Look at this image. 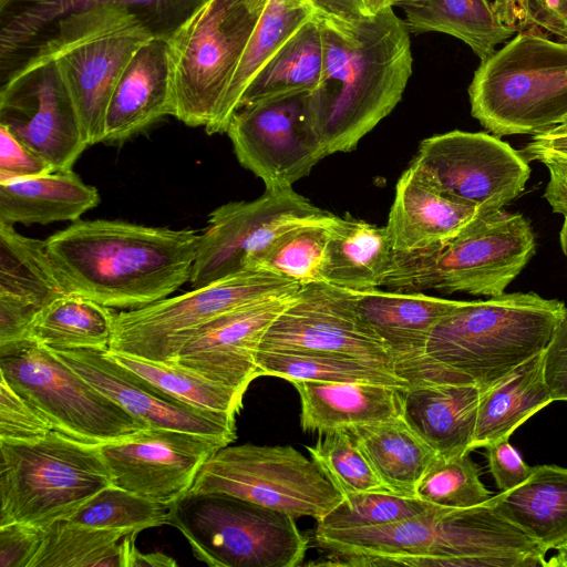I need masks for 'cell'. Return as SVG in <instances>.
Wrapping results in <instances>:
<instances>
[{
	"label": "cell",
	"mask_w": 567,
	"mask_h": 567,
	"mask_svg": "<svg viewBox=\"0 0 567 567\" xmlns=\"http://www.w3.org/2000/svg\"><path fill=\"white\" fill-rule=\"evenodd\" d=\"M313 540L323 556L310 566L535 567L547 566L548 553L488 501L466 508L432 505L382 526L316 528Z\"/></svg>",
	"instance_id": "6da1fadb"
},
{
	"label": "cell",
	"mask_w": 567,
	"mask_h": 567,
	"mask_svg": "<svg viewBox=\"0 0 567 567\" xmlns=\"http://www.w3.org/2000/svg\"><path fill=\"white\" fill-rule=\"evenodd\" d=\"M323 71L309 102L328 155L350 152L402 99L412 74L410 32L389 7L346 21L316 14Z\"/></svg>",
	"instance_id": "7a4b0ae2"
},
{
	"label": "cell",
	"mask_w": 567,
	"mask_h": 567,
	"mask_svg": "<svg viewBox=\"0 0 567 567\" xmlns=\"http://www.w3.org/2000/svg\"><path fill=\"white\" fill-rule=\"evenodd\" d=\"M200 236L192 228L95 219L76 220L44 241L73 293L131 310L169 297L189 281Z\"/></svg>",
	"instance_id": "3957f363"
},
{
	"label": "cell",
	"mask_w": 567,
	"mask_h": 567,
	"mask_svg": "<svg viewBox=\"0 0 567 567\" xmlns=\"http://www.w3.org/2000/svg\"><path fill=\"white\" fill-rule=\"evenodd\" d=\"M207 0H0V84L91 39L134 31L169 41Z\"/></svg>",
	"instance_id": "277c9868"
},
{
	"label": "cell",
	"mask_w": 567,
	"mask_h": 567,
	"mask_svg": "<svg viewBox=\"0 0 567 567\" xmlns=\"http://www.w3.org/2000/svg\"><path fill=\"white\" fill-rule=\"evenodd\" d=\"M565 308L535 292L462 301L432 330L426 357L484 391L545 350Z\"/></svg>",
	"instance_id": "5b68a950"
},
{
	"label": "cell",
	"mask_w": 567,
	"mask_h": 567,
	"mask_svg": "<svg viewBox=\"0 0 567 567\" xmlns=\"http://www.w3.org/2000/svg\"><path fill=\"white\" fill-rule=\"evenodd\" d=\"M536 250L529 220L502 209L482 215L450 239L429 248L395 251L383 286L394 291L505 292Z\"/></svg>",
	"instance_id": "8992f818"
},
{
	"label": "cell",
	"mask_w": 567,
	"mask_h": 567,
	"mask_svg": "<svg viewBox=\"0 0 567 567\" xmlns=\"http://www.w3.org/2000/svg\"><path fill=\"white\" fill-rule=\"evenodd\" d=\"M468 97L472 116L495 136L553 128L567 117V41L516 32L481 61Z\"/></svg>",
	"instance_id": "52a82bcc"
},
{
	"label": "cell",
	"mask_w": 567,
	"mask_h": 567,
	"mask_svg": "<svg viewBox=\"0 0 567 567\" xmlns=\"http://www.w3.org/2000/svg\"><path fill=\"white\" fill-rule=\"evenodd\" d=\"M110 485L100 444L56 430L32 440H0V526L44 529Z\"/></svg>",
	"instance_id": "ba28073f"
},
{
	"label": "cell",
	"mask_w": 567,
	"mask_h": 567,
	"mask_svg": "<svg viewBox=\"0 0 567 567\" xmlns=\"http://www.w3.org/2000/svg\"><path fill=\"white\" fill-rule=\"evenodd\" d=\"M295 519L227 494L186 493L173 503L169 525L212 567H297L309 539Z\"/></svg>",
	"instance_id": "9c48e42d"
},
{
	"label": "cell",
	"mask_w": 567,
	"mask_h": 567,
	"mask_svg": "<svg viewBox=\"0 0 567 567\" xmlns=\"http://www.w3.org/2000/svg\"><path fill=\"white\" fill-rule=\"evenodd\" d=\"M267 0H207L168 41L174 115L208 130L216 121Z\"/></svg>",
	"instance_id": "30bf717a"
},
{
	"label": "cell",
	"mask_w": 567,
	"mask_h": 567,
	"mask_svg": "<svg viewBox=\"0 0 567 567\" xmlns=\"http://www.w3.org/2000/svg\"><path fill=\"white\" fill-rule=\"evenodd\" d=\"M0 377L79 441L101 445L150 427L33 340L0 346Z\"/></svg>",
	"instance_id": "8fae6325"
},
{
	"label": "cell",
	"mask_w": 567,
	"mask_h": 567,
	"mask_svg": "<svg viewBox=\"0 0 567 567\" xmlns=\"http://www.w3.org/2000/svg\"><path fill=\"white\" fill-rule=\"evenodd\" d=\"M301 288L264 268H250L176 297L116 313L107 350L171 362L197 329L236 308Z\"/></svg>",
	"instance_id": "7c38bea8"
},
{
	"label": "cell",
	"mask_w": 567,
	"mask_h": 567,
	"mask_svg": "<svg viewBox=\"0 0 567 567\" xmlns=\"http://www.w3.org/2000/svg\"><path fill=\"white\" fill-rule=\"evenodd\" d=\"M188 493L227 494L317 522L344 497L311 458L292 446L250 443L217 450Z\"/></svg>",
	"instance_id": "4fadbf2b"
},
{
	"label": "cell",
	"mask_w": 567,
	"mask_h": 567,
	"mask_svg": "<svg viewBox=\"0 0 567 567\" xmlns=\"http://www.w3.org/2000/svg\"><path fill=\"white\" fill-rule=\"evenodd\" d=\"M528 163L498 136L455 130L423 140L411 164L441 194L487 215L522 194Z\"/></svg>",
	"instance_id": "5bb4252c"
},
{
	"label": "cell",
	"mask_w": 567,
	"mask_h": 567,
	"mask_svg": "<svg viewBox=\"0 0 567 567\" xmlns=\"http://www.w3.org/2000/svg\"><path fill=\"white\" fill-rule=\"evenodd\" d=\"M310 92H298L238 107L226 133L239 163L266 190H284L328 155L315 126Z\"/></svg>",
	"instance_id": "9a60e30c"
},
{
	"label": "cell",
	"mask_w": 567,
	"mask_h": 567,
	"mask_svg": "<svg viewBox=\"0 0 567 567\" xmlns=\"http://www.w3.org/2000/svg\"><path fill=\"white\" fill-rule=\"evenodd\" d=\"M327 214L292 188L266 190L257 199L217 207L200 234L189 279L192 287L256 268L259 256L282 231Z\"/></svg>",
	"instance_id": "2e32d148"
},
{
	"label": "cell",
	"mask_w": 567,
	"mask_h": 567,
	"mask_svg": "<svg viewBox=\"0 0 567 567\" xmlns=\"http://www.w3.org/2000/svg\"><path fill=\"white\" fill-rule=\"evenodd\" d=\"M0 125L54 171L72 169L89 147L55 58L30 63L0 84Z\"/></svg>",
	"instance_id": "e0dca14e"
},
{
	"label": "cell",
	"mask_w": 567,
	"mask_h": 567,
	"mask_svg": "<svg viewBox=\"0 0 567 567\" xmlns=\"http://www.w3.org/2000/svg\"><path fill=\"white\" fill-rule=\"evenodd\" d=\"M258 350L336 352L394 370L385 344L361 317L353 292L328 282L301 286Z\"/></svg>",
	"instance_id": "ac0fdd59"
},
{
	"label": "cell",
	"mask_w": 567,
	"mask_h": 567,
	"mask_svg": "<svg viewBox=\"0 0 567 567\" xmlns=\"http://www.w3.org/2000/svg\"><path fill=\"white\" fill-rule=\"evenodd\" d=\"M226 445L212 436L148 427L100 449L113 485L173 504L188 493L203 464Z\"/></svg>",
	"instance_id": "d6986e66"
},
{
	"label": "cell",
	"mask_w": 567,
	"mask_h": 567,
	"mask_svg": "<svg viewBox=\"0 0 567 567\" xmlns=\"http://www.w3.org/2000/svg\"><path fill=\"white\" fill-rule=\"evenodd\" d=\"M51 350L93 386L150 427L212 436L228 444L236 440L235 415L199 409L168 395L115 362L106 350Z\"/></svg>",
	"instance_id": "ffe728a7"
},
{
	"label": "cell",
	"mask_w": 567,
	"mask_h": 567,
	"mask_svg": "<svg viewBox=\"0 0 567 567\" xmlns=\"http://www.w3.org/2000/svg\"><path fill=\"white\" fill-rule=\"evenodd\" d=\"M352 292L361 317L390 352L395 372L411 386L468 382L435 364L425 353L432 330L461 300L379 288Z\"/></svg>",
	"instance_id": "44dd1931"
},
{
	"label": "cell",
	"mask_w": 567,
	"mask_h": 567,
	"mask_svg": "<svg viewBox=\"0 0 567 567\" xmlns=\"http://www.w3.org/2000/svg\"><path fill=\"white\" fill-rule=\"evenodd\" d=\"M297 292L246 305L213 319L192 333L168 363L245 394L259 377L255 354L264 334Z\"/></svg>",
	"instance_id": "7402d4cb"
},
{
	"label": "cell",
	"mask_w": 567,
	"mask_h": 567,
	"mask_svg": "<svg viewBox=\"0 0 567 567\" xmlns=\"http://www.w3.org/2000/svg\"><path fill=\"white\" fill-rule=\"evenodd\" d=\"M68 293L45 241L0 224V346L28 339L39 311Z\"/></svg>",
	"instance_id": "603a6c76"
},
{
	"label": "cell",
	"mask_w": 567,
	"mask_h": 567,
	"mask_svg": "<svg viewBox=\"0 0 567 567\" xmlns=\"http://www.w3.org/2000/svg\"><path fill=\"white\" fill-rule=\"evenodd\" d=\"M150 38L134 31L109 34L71 47L56 59L73 97L89 146L103 142L113 91L135 51Z\"/></svg>",
	"instance_id": "cb8c5ba5"
},
{
	"label": "cell",
	"mask_w": 567,
	"mask_h": 567,
	"mask_svg": "<svg viewBox=\"0 0 567 567\" xmlns=\"http://www.w3.org/2000/svg\"><path fill=\"white\" fill-rule=\"evenodd\" d=\"M171 49L167 40L148 39L125 66L109 102L105 143H122L162 117L174 115Z\"/></svg>",
	"instance_id": "d4e9b609"
},
{
	"label": "cell",
	"mask_w": 567,
	"mask_h": 567,
	"mask_svg": "<svg viewBox=\"0 0 567 567\" xmlns=\"http://www.w3.org/2000/svg\"><path fill=\"white\" fill-rule=\"evenodd\" d=\"M482 215L441 194L410 164L396 183L385 227L394 250L411 252L452 238Z\"/></svg>",
	"instance_id": "484cf974"
},
{
	"label": "cell",
	"mask_w": 567,
	"mask_h": 567,
	"mask_svg": "<svg viewBox=\"0 0 567 567\" xmlns=\"http://www.w3.org/2000/svg\"><path fill=\"white\" fill-rule=\"evenodd\" d=\"M481 389L471 382L402 390V415L440 456L471 453Z\"/></svg>",
	"instance_id": "4316f807"
},
{
	"label": "cell",
	"mask_w": 567,
	"mask_h": 567,
	"mask_svg": "<svg viewBox=\"0 0 567 567\" xmlns=\"http://www.w3.org/2000/svg\"><path fill=\"white\" fill-rule=\"evenodd\" d=\"M300 398V425L320 435L402 415V390L355 382H291Z\"/></svg>",
	"instance_id": "83f0119b"
},
{
	"label": "cell",
	"mask_w": 567,
	"mask_h": 567,
	"mask_svg": "<svg viewBox=\"0 0 567 567\" xmlns=\"http://www.w3.org/2000/svg\"><path fill=\"white\" fill-rule=\"evenodd\" d=\"M488 502L546 551L567 545V468L533 466L520 485Z\"/></svg>",
	"instance_id": "f1b7e54d"
},
{
	"label": "cell",
	"mask_w": 567,
	"mask_h": 567,
	"mask_svg": "<svg viewBox=\"0 0 567 567\" xmlns=\"http://www.w3.org/2000/svg\"><path fill=\"white\" fill-rule=\"evenodd\" d=\"M100 203L95 187L72 169L0 183V224L76 221Z\"/></svg>",
	"instance_id": "f546056e"
},
{
	"label": "cell",
	"mask_w": 567,
	"mask_h": 567,
	"mask_svg": "<svg viewBox=\"0 0 567 567\" xmlns=\"http://www.w3.org/2000/svg\"><path fill=\"white\" fill-rule=\"evenodd\" d=\"M395 250L385 226L336 216L330 225L326 282L365 291L383 286Z\"/></svg>",
	"instance_id": "4dcf8cb0"
},
{
	"label": "cell",
	"mask_w": 567,
	"mask_h": 567,
	"mask_svg": "<svg viewBox=\"0 0 567 567\" xmlns=\"http://www.w3.org/2000/svg\"><path fill=\"white\" fill-rule=\"evenodd\" d=\"M553 401L540 352L481 391L471 450L509 439L518 426Z\"/></svg>",
	"instance_id": "1f68e13d"
},
{
	"label": "cell",
	"mask_w": 567,
	"mask_h": 567,
	"mask_svg": "<svg viewBox=\"0 0 567 567\" xmlns=\"http://www.w3.org/2000/svg\"><path fill=\"white\" fill-rule=\"evenodd\" d=\"M389 491L416 497V488L437 453L403 415L349 429Z\"/></svg>",
	"instance_id": "d6a6232c"
},
{
	"label": "cell",
	"mask_w": 567,
	"mask_h": 567,
	"mask_svg": "<svg viewBox=\"0 0 567 567\" xmlns=\"http://www.w3.org/2000/svg\"><path fill=\"white\" fill-rule=\"evenodd\" d=\"M401 8L410 34L446 33L467 44L481 61L515 33L488 0H417Z\"/></svg>",
	"instance_id": "836d02e7"
},
{
	"label": "cell",
	"mask_w": 567,
	"mask_h": 567,
	"mask_svg": "<svg viewBox=\"0 0 567 567\" xmlns=\"http://www.w3.org/2000/svg\"><path fill=\"white\" fill-rule=\"evenodd\" d=\"M323 59L321 27L315 16L259 69L243 93L238 107L315 90L321 80Z\"/></svg>",
	"instance_id": "e575fe53"
},
{
	"label": "cell",
	"mask_w": 567,
	"mask_h": 567,
	"mask_svg": "<svg viewBox=\"0 0 567 567\" xmlns=\"http://www.w3.org/2000/svg\"><path fill=\"white\" fill-rule=\"evenodd\" d=\"M316 16L309 0H267L255 31L223 101L209 135L226 133L240 97L259 69L307 21Z\"/></svg>",
	"instance_id": "d590c367"
},
{
	"label": "cell",
	"mask_w": 567,
	"mask_h": 567,
	"mask_svg": "<svg viewBox=\"0 0 567 567\" xmlns=\"http://www.w3.org/2000/svg\"><path fill=\"white\" fill-rule=\"evenodd\" d=\"M255 361L259 377L295 381L355 382L408 389L410 382L391 368L351 355L326 351H261Z\"/></svg>",
	"instance_id": "8d00e7d4"
},
{
	"label": "cell",
	"mask_w": 567,
	"mask_h": 567,
	"mask_svg": "<svg viewBox=\"0 0 567 567\" xmlns=\"http://www.w3.org/2000/svg\"><path fill=\"white\" fill-rule=\"evenodd\" d=\"M116 313L76 293L64 295L39 311L29 340L54 350H107Z\"/></svg>",
	"instance_id": "74e56055"
},
{
	"label": "cell",
	"mask_w": 567,
	"mask_h": 567,
	"mask_svg": "<svg viewBox=\"0 0 567 567\" xmlns=\"http://www.w3.org/2000/svg\"><path fill=\"white\" fill-rule=\"evenodd\" d=\"M124 536L69 519L56 520L43 529L30 567H123Z\"/></svg>",
	"instance_id": "f35d334b"
},
{
	"label": "cell",
	"mask_w": 567,
	"mask_h": 567,
	"mask_svg": "<svg viewBox=\"0 0 567 567\" xmlns=\"http://www.w3.org/2000/svg\"><path fill=\"white\" fill-rule=\"evenodd\" d=\"M334 215L295 225L264 250L256 268H264L300 286L326 282L330 225Z\"/></svg>",
	"instance_id": "ab89813d"
},
{
	"label": "cell",
	"mask_w": 567,
	"mask_h": 567,
	"mask_svg": "<svg viewBox=\"0 0 567 567\" xmlns=\"http://www.w3.org/2000/svg\"><path fill=\"white\" fill-rule=\"evenodd\" d=\"M107 355L168 395L204 410L237 415L244 394L174 363L106 350Z\"/></svg>",
	"instance_id": "60d3db41"
},
{
	"label": "cell",
	"mask_w": 567,
	"mask_h": 567,
	"mask_svg": "<svg viewBox=\"0 0 567 567\" xmlns=\"http://www.w3.org/2000/svg\"><path fill=\"white\" fill-rule=\"evenodd\" d=\"M172 505L110 485L89 499L68 519L124 535L137 534L150 527L169 525Z\"/></svg>",
	"instance_id": "b9f144b4"
},
{
	"label": "cell",
	"mask_w": 567,
	"mask_h": 567,
	"mask_svg": "<svg viewBox=\"0 0 567 567\" xmlns=\"http://www.w3.org/2000/svg\"><path fill=\"white\" fill-rule=\"evenodd\" d=\"M311 460L343 495L369 491H389L353 434L337 430L322 434L307 446Z\"/></svg>",
	"instance_id": "7bdbcfd3"
},
{
	"label": "cell",
	"mask_w": 567,
	"mask_h": 567,
	"mask_svg": "<svg viewBox=\"0 0 567 567\" xmlns=\"http://www.w3.org/2000/svg\"><path fill=\"white\" fill-rule=\"evenodd\" d=\"M432 505L419 497L391 491L350 494L317 522V528L348 530L389 525L419 515Z\"/></svg>",
	"instance_id": "ee69618b"
},
{
	"label": "cell",
	"mask_w": 567,
	"mask_h": 567,
	"mask_svg": "<svg viewBox=\"0 0 567 567\" xmlns=\"http://www.w3.org/2000/svg\"><path fill=\"white\" fill-rule=\"evenodd\" d=\"M416 497L442 507L466 508L492 497L470 453L437 456L416 488Z\"/></svg>",
	"instance_id": "f6af8a7d"
},
{
	"label": "cell",
	"mask_w": 567,
	"mask_h": 567,
	"mask_svg": "<svg viewBox=\"0 0 567 567\" xmlns=\"http://www.w3.org/2000/svg\"><path fill=\"white\" fill-rule=\"evenodd\" d=\"M52 430L50 421L0 377V440H32Z\"/></svg>",
	"instance_id": "bcb514c9"
},
{
	"label": "cell",
	"mask_w": 567,
	"mask_h": 567,
	"mask_svg": "<svg viewBox=\"0 0 567 567\" xmlns=\"http://www.w3.org/2000/svg\"><path fill=\"white\" fill-rule=\"evenodd\" d=\"M503 20L515 32L529 30L563 40L567 38V1L509 0Z\"/></svg>",
	"instance_id": "7dc6e473"
},
{
	"label": "cell",
	"mask_w": 567,
	"mask_h": 567,
	"mask_svg": "<svg viewBox=\"0 0 567 567\" xmlns=\"http://www.w3.org/2000/svg\"><path fill=\"white\" fill-rule=\"evenodd\" d=\"M54 172L51 164L0 125V183Z\"/></svg>",
	"instance_id": "c3c4849f"
},
{
	"label": "cell",
	"mask_w": 567,
	"mask_h": 567,
	"mask_svg": "<svg viewBox=\"0 0 567 567\" xmlns=\"http://www.w3.org/2000/svg\"><path fill=\"white\" fill-rule=\"evenodd\" d=\"M42 533L43 529L20 523L0 526V567H30Z\"/></svg>",
	"instance_id": "681fc988"
},
{
	"label": "cell",
	"mask_w": 567,
	"mask_h": 567,
	"mask_svg": "<svg viewBox=\"0 0 567 567\" xmlns=\"http://www.w3.org/2000/svg\"><path fill=\"white\" fill-rule=\"evenodd\" d=\"M544 375L554 401H567V307L543 351Z\"/></svg>",
	"instance_id": "f907efd6"
},
{
	"label": "cell",
	"mask_w": 567,
	"mask_h": 567,
	"mask_svg": "<svg viewBox=\"0 0 567 567\" xmlns=\"http://www.w3.org/2000/svg\"><path fill=\"white\" fill-rule=\"evenodd\" d=\"M485 449L489 471L501 492L520 485L530 475L533 467L525 463L508 439L487 445Z\"/></svg>",
	"instance_id": "816d5d0a"
},
{
	"label": "cell",
	"mask_w": 567,
	"mask_h": 567,
	"mask_svg": "<svg viewBox=\"0 0 567 567\" xmlns=\"http://www.w3.org/2000/svg\"><path fill=\"white\" fill-rule=\"evenodd\" d=\"M519 152L527 162L542 158L567 162V133L546 131L536 134Z\"/></svg>",
	"instance_id": "f5cc1de1"
},
{
	"label": "cell",
	"mask_w": 567,
	"mask_h": 567,
	"mask_svg": "<svg viewBox=\"0 0 567 567\" xmlns=\"http://www.w3.org/2000/svg\"><path fill=\"white\" fill-rule=\"evenodd\" d=\"M549 173L543 197L549 204L554 213L567 215V162L555 158H542Z\"/></svg>",
	"instance_id": "db71d44e"
},
{
	"label": "cell",
	"mask_w": 567,
	"mask_h": 567,
	"mask_svg": "<svg viewBox=\"0 0 567 567\" xmlns=\"http://www.w3.org/2000/svg\"><path fill=\"white\" fill-rule=\"evenodd\" d=\"M136 534L125 535L122 539L123 567H172L177 563L161 551L141 553L135 546Z\"/></svg>",
	"instance_id": "11a10c76"
},
{
	"label": "cell",
	"mask_w": 567,
	"mask_h": 567,
	"mask_svg": "<svg viewBox=\"0 0 567 567\" xmlns=\"http://www.w3.org/2000/svg\"><path fill=\"white\" fill-rule=\"evenodd\" d=\"M316 14L351 21L367 16L359 0H309Z\"/></svg>",
	"instance_id": "9f6ffc18"
},
{
	"label": "cell",
	"mask_w": 567,
	"mask_h": 567,
	"mask_svg": "<svg viewBox=\"0 0 567 567\" xmlns=\"http://www.w3.org/2000/svg\"><path fill=\"white\" fill-rule=\"evenodd\" d=\"M367 16H373L378 12L392 7V0H361Z\"/></svg>",
	"instance_id": "6f0895ef"
},
{
	"label": "cell",
	"mask_w": 567,
	"mask_h": 567,
	"mask_svg": "<svg viewBox=\"0 0 567 567\" xmlns=\"http://www.w3.org/2000/svg\"><path fill=\"white\" fill-rule=\"evenodd\" d=\"M556 550L557 554L547 560V566H567V545Z\"/></svg>",
	"instance_id": "680465c9"
},
{
	"label": "cell",
	"mask_w": 567,
	"mask_h": 567,
	"mask_svg": "<svg viewBox=\"0 0 567 567\" xmlns=\"http://www.w3.org/2000/svg\"><path fill=\"white\" fill-rule=\"evenodd\" d=\"M560 248L567 258V215H564L563 226L559 233Z\"/></svg>",
	"instance_id": "91938a15"
},
{
	"label": "cell",
	"mask_w": 567,
	"mask_h": 567,
	"mask_svg": "<svg viewBox=\"0 0 567 567\" xmlns=\"http://www.w3.org/2000/svg\"><path fill=\"white\" fill-rule=\"evenodd\" d=\"M548 131L554 133H567V117L561 123H559L558 125L554 126Z\"/></svg>",
	"instance_id": "94428289"
},
{
	"label": "cell",
	"mask_w": 567,
	"mask_h": 567,
	"mask_svg": "<svg viewBox=\"0 0 567 567\" xmlns=\"http://www.w3.org/2000/svg\"><path fill=\"white\" fill-rule=\"evenodd\" d=\"M417 0H392V7H403Z\"/></svg>",
	"instance_id": "6125c7cd"
},
{
	"label": "cell",
	"mask_w": 567,
	"mask_h": 567,
	"mask_svg": "<svg viewBox=\"0 0 567 567\" xmlns=\"http://www.w3.org/2000/svg\"><path fill=\"white\" fill-rule=\"evenodd\" d=\"M359 2H360V4H361V7H362L361 0H359ZM362 9H363V7H362ZM363 11H364V10H363ZM364 13H365V12H364Z\"/></svg>",
	"instance_id": "be15d7a7"
},
{
	"label": "cell",
	"mask_w": 567,
	"mask_h": 567,
	"mask_svg": "<svg viewBox=\"0 0 567 567\" xmlns=\"http://www.w3.org/2000/svg\"><path fill=\"white\" fill-rule=\"evenodd\" d=\"M563 41H567V38L563 39Z\"/></svg>",
	"instance_id": "e7e4bbea"
},
{
	"label": "cell",
	"mask_w": 567,
	"mask_h": 567,
	"mask_svg": "<svg viewBox=\"0 0 567 567\" xmlns=\"http://www.w3.org/2000/svg\"><path fill=\"white\" fill-rule=\"evenodd\" d=\"M561 1H567V0H561Z\"/></svg>",
	"instance_id": "03108f58"
}]
</instances>
